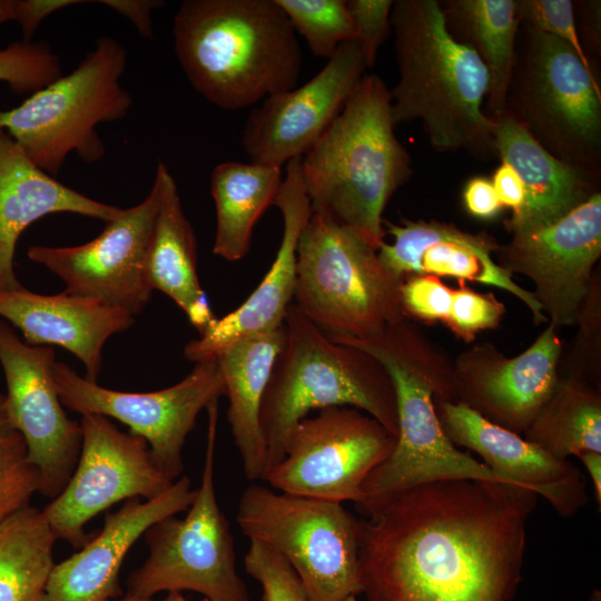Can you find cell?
Listing matches in <instances>:
<instances>
[{"mask_svg": "<svg viewBox=\"0 0 601 601\" xmlns=\"http://www.w3.org/2000/svg\"><path fill=\"white\" fill-rule=\"evenodd\" d=\"M491 181L501 205L512 209V217L519 215L524 207L525 189L516 171L510 165L502 162Z\"/></svg>", "mask_w": 601, "mask_h": 601, "instance_id": "44", "label": "cell"}, {"mask_svg": "<svg viewBox=\"0 0 601 601\" xmlns=\"http://www.w3.org/2000/svg\"><path fill=\"white\" fill-rule=\"evenodd\" d=\"M52 375L65 407L127 425L147 442L156 464L173 481L184 471L183 449L198 414L225 394L217 359L196 363L177 384L146 393L101 386L58 361Z\"/></svg>", "mask_w": 601, "mask_h": 601, "instance_id": "13", "label": "cell"}, {"mask_svg": "<svg viewBox=\"0 0 601 601\" xmlns=\"http://www.w3.org/2000/svg\"><path fill=\"white\" fill-rule=\"evenodd\" d=\"M0 318L17 328L32 346H60L85 366L97 382L106 342L135 323L131 314L95 298L66 290L43 295L24 287L0 290Z\"/></svg>", "mask_w": 601, "mask_h": 601, "instance_id": "24", "label": "cell"}, {"mask_svg": "<svg viewBox=\"0 0 601 601\" xmlns=\"http://www.w3.org/2000/svg\"><path fill=\"white\" fill-rule=\"evenodd\" d=\"M51 346L27 344L0 318V365L9 415L23 435L40 477L39 493L53 499L69 481L81 449L80 422L69 418L58 395Z\"/></svg>", "mask_w": 601, "mask_h": 601, "instance_id": "16", "label": "cell"}, {"mask_svg": "<svg viewBox=\"0 0 601 601\" xmlns=\"http://www.w3.org/2000/svg\"><path fill=\"white\" fill-rule=\"evenodd\" d=\"M159 205L146 258V278L154 290L174 300L201 333L216 317L197 274V243L168 167L159 162L155 179Z\"/></svg>", "mask_w": 601, "mask_h": 601, "instance_id": "27", "label": "cell"}, {"mask_svg": "<svg viewBox=\"0 0 601 601\" xmlns=\"http://www.w3.org/2000/svg\"><path fill=\"white\" fill-rule=\"evenodd\" d=\"M284 332L260 411L266 473L284 457L295 426L314 410L352 406L397 436L395 387L375 357L331 339L293 303L284 318Z\"/></svg>", "mask_w": 601, "mask_h": 601, "instance_id": "6", "label": "cell"}, {"mask_svg": "<svg viewBox=\"0 0 601 601\" xmlns=\"http://www.w3.org/2000/svg\"><path fill=\"white\" fill-rule=\"evenodd\" d=\"M512 235L494 252L499 265L531 279L549 325L578 323L601 254V193L545 227Z\"/></svg>", "mask_w": 601, "mask_h": 601, "instance_id": "17", "label": "cell"}, {"mask_svg": "<svg viewBox=\"0 0 601 601\" xmlns=\"http://www.w3.org/2000/svg\"><path fill=\"white\" fill-rule=\"evenodd\" d=\"M492 120L494 151L525 189L523 209L506 224L512 234L545 227L599 191L597 180L552 156L510 114Z\"/></svg>", "mask_w": 601, "mask_h": 601, "instance_id": "26", "label": "cell"}, {"mask_svg": "<svg viewBox=\"0 0 601 601\" xmlns=\"http://www.w3.org/2000/svg\"><path fill=\"white\" fill-rule=\"evenodd\" d=\"M463 203L471 215L481 219H491L503 208L492 181L484 177H474L467 181L463 190Z\"/></svg>", "mask_w": 601, "mask_h": 601, "instance_id": "42", "label": "cell"}, {"mask_svg": "<svg viewBox=\"0 0 601 601\" xmlns=\"http://www.w3.org/2000/svg\"><path fill=\"white\" fill-rule=\"evenodd\" d=\"M396 440L358 408L326 407L295 426L284 457L264 480L279 492L356 504L365 479L388 457Z\"/></svg>", "mask_w": 601, "mask_h": 601, "instance_id": "12", "label": "cell"}, {"mask_svg": "<svg viewBox=\"0 0 601 601\" xmlns=\"http://www.w3.org/2000/svg\"><path fill=\"white\" fill-rule=\"evenodd\" d=\"M392 244L377 250L382 264L398 279L415 275L451 276L502 288L521 299L536 324L548 322L533 293L513 282L492 257L497 244L487 235L470 234L452 224L402 219L383 220Z\"/></svg>", "mask_w": 601, "mask_h": 601, "instance_id": "23", "label": "cell"}, {"mask_svg": "<svg viewBox=\"0 0 601 601\" xmlns=\"http://www.w3.org/2000/svg\"><path fill=\"white\" fill-rule=\"evenodd\" d=\"M311 51L327 60L355 29L344 0H276Z\"/></svg>", "mask_w": 601, "mask_h": 601, "instance_id": "34", "label": "cell"}, {"mask_svg": "<svg viewBox=\"0 0 601 601\" xmlns=\"http://www.w3.org/2000/svg\"><path fill=\"white\" fill-rule=\"evenodd\" d=\"M391 376L398 433L386 460L365 479L356 508L366 515L387 497L423 484L449 480L501 481L491 469L445 435L434 401H454V367L420 331L398 326L364 344ZM506 483V482H505Z\"/></svg>", "mask_w": 601, "mask_h": 601, "instance_id": "5", "label": "cell"}, {"mask_svg": "<svg viewBox=\"0 0 601 601\" xmlns=\"http://www.w3.org/2000/svg\"><path fill=\"white\" fill-rule=\"evenodd\" d=\"M538 494L515 483L449 480L401 491L359 530L367 601H513Z\"/></svg>", "mask_w": 601, "mask_h": 601, "instance_id": "1", "label": "cell"}, {"mask_svg": "<svg viewBox=\"0 0 601 601\" xmlns=\"http://www.w3.org/2000/svg\"><path fill=\"white\" fill-rule=\"evenodd\" d=\"M173 39L189 83L218 108L243 109L297 86L302 52L276 0H185Z\"/></svg>", "mask_w": 601, "mask_h": 601, "instance_id": "2", "label": "cell"}, {"mask_svg": "<svg viewBox=\"0 0 601 601\" xmlns=\"http://www.w3.org/2000/svg\"><path fill=\"white\" fill-rule=\"evenodd\" d=\"M343 601H357V600H356V597H355V595H353V597H348V598H346V599H345V600H343Z\"/></svg>", "mask_w": 601, "mask_h": 601, "instance_id": "51", "label": "cell"}, {"mask_svg": "<svg viewBox=\"0 0 601 601\" xmlns=\"http://www.w3.org/2000/svg\"><path fill=\"white\" fill-rule=\"evenodd\" d=\"M99 2L128 19L144 38H151V11L162 4L157 0H101Z\"/></svg>", "mask_w": 601, "mask_h": 601, "instance_id": "45", "label": "cell"}, {"mask_svg": "<svg viewBox=\"0 0 601 601\" xmlns=\"http://www.w3.org/2000/svg\"><path fill=\"white\" fill-rule=\"evenodd\" d=\"M244 566L259 583L263 601H313L289 563L268 546L249 540Z\"/></svg>", "mask_w": 601, "mask_h": 601, "instance_id": "36", "label": "cell"}, {"mask_svg": "<svg viewBox=\"0 0 601 601\" xmlns=\"http://www.w3.org/2000/svg\"><path fill=\"white\" fill-rule=\"evenodd\" d=\"M522 436L559 459L601 453V396L578 377H559Z\"/></svg>", "mask_w": 601, "mask_h": 601, "instance_id": "31", "label": "cell"}, {"mask_svg": "<svg viewBox=\"0 0 601 601\" xmlns=\"http://www.w3.org/2000/svg\"><path fill=\"white\" fill-rule=\"evenodd\" d=\"M574 16L581 43L595 55H601V2L598 0L577 1L573 3Z\"/></svg>", "mask_w": 601, "mask_h": 601, "instance_id": "43", "label": "cell"}, {"mask_svg": "<svg viewBox=\"0 0 601 601\" xmlns=\"http://www.w3.org/2000/svg\"><path fill=\"white\" fill-rule=\"evenodd\" d=\"M585 470L589 473L591 483L593 486V495L598 505V510L601 509V453L598 452H583L578 456Z\"/></svg>", "mask_w": 601, "mask_h": 601, "instance_id": "46", "label": "cell"}, {"mask_svg": "<svg viewBox=\"0 0 601 601\" xmlns=\"http://www.w3.org/2000/svg\"><path fill=\"white\" fill-rule=\"evenodd\" d=\"M401 300L407 317L445 323L451 308L452 289L435 276H410L402 280Z\"/></svg>", "mask_w": 601, "mask_h": 601, "instance_id": "39", "label": "cell"}, {"mask_svg": "<svg viewBox=\"0 0 601 601\" xmlns=\"http://www.w3.org/2000/svg\"><path fill=\"white\" fill-rule=\"evenodd\" d=\"M127 51L102 36L69 73L30 95L19 106L0 110V128L43 171L55 177L76 154L93 164L106 155L100 124L125 118L132 98L120 79Z\"/></svg>", "mask_w": 601, "mask_h": 601, "instance_id": "7", "label": "cell"}, {"mask_svg": "<svg viewBox=\"0 0 601 601\" xmlns=\"http://www.w3.org/2000/svg\"><path fill=\"white\" fill-rule=\"evenodd\" d=\"M560 354L561 341L551 325L515 357H505L487 343L475 345L454 362L457 402L522 435L560 377Z\"/></svg>", "mask_w": 601, "mask_h": 601, "instance_id": "19", "label": "cell"}, {"mask_svg": "<svg viewBox=\"0 0 601 601\" xmlns=\"http://www.w3.org/2000/svg\"><path fill=\"white\" fill-rule=\"evenodd\" d=\"M16 0H0V27L8 22L14 21Z\"/></svg>", "mask_w": 601, "mask_h": 601, "instance_id": "47", "label": "cell"}, {"mask_svg": "<svg viewBox=\"0 0 601 601\" xmlns=\"http://www.w3.org/2000/svg\"><path fill=\"white\" fill-rule=\"evenodd\" d=\"M434 407L449 440L477 453L501 481L531 489L562 516H572L587 504L585 477L569 459L553 456L462 402L434 401Z\"/></svg>", "mask_w": 601, "mask_h": 601, "instance_id": "20", "label": "cell"}, {"mask_svg": "<svg viewBox=\"0 0 601 601\" xmlns=\"http://www.w3.org/2000/svg\"><path fill=\"white\" fill-rule=\"evenodd\" d=\"M82 441L76 467L63 490L42 509L57 540L81 549L92 536L86 524L114 504L152 500L175 481L156 464L147 442L120 431L110 418L83 414Z\"/></svg>", "mask_w": 601, "mask_h": 601, "instance_id": "14", "label": "cell"}, {"mask_svg": "<svg viewBox=\"0 0 601 601\" xmlns=\"http://www.w3.org/2000/svg\"><path fill=\"white\" fill-rule=\"evenodd\" d=\"M62 76L60 58L43 41L0 48V81L16 95H32Z\"/></svg>", "mask_w": 601, "mask_h": 601, "instance_id": "35", "label": "cell"}, {"mask_svg": "<svg viewBox=\"0 0 601 601\" xmlns=\"http://www.w3.org/2000/svg\"><path fill=\"white\" fill-rule=\"evenodd\" d=\"M244 535L284 558L313 601H343L362 593L361 519L343 503L247 486L237 504Z\"/></svg>", "mask_w": 601, "mask_h": 601, "instance_id": "10", "label": "cell"}, {"mask_svg": "<svg viewBox=\"0 0 601 601\" xmlns=\"http://www.w3.org/2000/svg\"><path fill=\"white\" fill-rule=\"evenodd\" d=\"M282 168L257 162L225 161L210 175L216 208L213 253L228 262L247 255L255 225L274 204L283 181Z\"/></svg>", "mask_w": 601, "mask_h": 601, "instance_id": "30", "label": "cell"}, {"mask_svg": "<svg viewBox=\"0 0 601 601\" xmlns=\"http://www.w3.org/2000/svg\"><path fill=\"white\" fill-rule=\"evenodd\" d=\"M109 601H155L152 600L151 598H134V597H129V595H126V597H119L117 599H112V600H109ZM160 601H171L170 600V597L168 595L166 599L164 600H160Z\"/></svg>", "mask_w": 601, "mask_h": 601, "instance_id": "48", "label": "cell"}, {"mask_svg": "<svg viewBox=\"0 0 601 601\" xmlns=\"http://www.w3.org/2000/svg\"><path fill=\"white\" fill-rule=\"evenodd\" d=\"M366 68L358 41L351 39L309 81L265 98L243 129L250 161L282 168L302 158L341 112Z\"/></svg>", "mask_w": 601, "mask_h": 601, "instance_id": "18", "label": "cell"}, {"mask_svg": "<svg viewBox=\"0 0 601 601\" xmlns=\"http://www.w3.org/2000/svg\"><path fill=\"white\" fill-rule=\"evenodd\" d=\"M218 401L208 407L209 423L201 481L184 519L165 518L146 533L149 555L127 580V595L184 590L210 601H249L236 570L234 539L215 492V441Z\"/></svg>", "mask_w": 601, "mask_h": 601, "instance_id": "11", "label": "cell"}, {"mask_svg": "<svg viewBox=\"0 0 601 601\" xmlns=\"http://www.w3.org/2000/svg\"><path fill=\"white\" fill-rule=\"evenodd\" d=\"M81 2L78 0H16L14 21L21 28L22 41H32L38 27L50 14Z\"/></svg>", "mask_w": 601, "mask_h": 601, "instance_id": "41", "label": "cell"}, {"mask_svg": "<svg viewBox=\"0 0 601 601\" xmlns=\"http://www.w3.org/2000/svg\"><path fill=\"white\" fill-rule=\"evenodd\" d=\"M56 540L42 510L31 505L0 522V601H40Z\"/></svg>", "mask_w": 601, "mask_h": 601, "instance_id": "32", "label": "cell"}, {"mask_svg": "<svg viewBox=\"0 0 601 601\" xmlns=\"http://www.w3.org/2000/svg\"><path fill=\"white\" fill-rule=\"evenodd\" d=\"M585 601H601V591L600 589H594L590 597Z\"/></svg>", "mask_w": 601, "mask_h": 601, "instance_id": "50", "label": "cell"}, {"mask_svg": "<svg viewBox=\"0 0 601 601\" xmlns=\"http://www.w3.org/2000/svg\"><path fill=\"white\" fill-rule=\"evenodd\" d=\"M516 2L521 23L562 40L572 48L581 62L593 71L575 24L573 1L516 0Z\"/></svg>", "mask_w": 601, "mask_h": 601, "instance_id": "37", "label": "cell"}, {"mask_svg": "<svg viewBox=\"0 0 601 601\" xmlns=\"http://www.w3.org/2000/svg\"><path fill=\"white\" fill-rule=\"evenodd\" d=\"M505 112L552 156L599 181L601 89L565 42L521 23Z\"/></svg>", "mask_w": 601, "mask_h": 601, "instance_id": "8", "label": "cell"}, {"mask_svg": "<svg viewBox=\"0 0 601 601\" xmlns=\"http://www.w3.org/2000/svg\"><path fill=\"white\" fill-rule=\"evenodd\" d=\"M40 477L23 435L13 424L0 391V522L30 505Z\"/></svg>", "mask_w": 601, "mask_h": 601, "instance_id": "33", "label": "cell"}, {"mask_svg": "<svg viewBox=\"0 0 601 601\" xmlns=\"http://www.w3.org/2000/svg\"><path fill=\"white\" fill-rule=\"evenodd\" d=\"M282 213L283 234L276 257L247 299L227 315L215 318L199 337L188 342L185 357L193 362L217 359L239 339L279 328L292 305L296 285V250L300 233L312 215L300 169V158L287 162L274 200Z\"/></svg>", "mask_w": 601, "mask_h": 601, "instance_id": "21", "label": "cell"}, {"mask_svg": "<svg viewBox=\"0 0 601 601\" xmlns=\"http://www.w3.org/2000/svg\"><path fill=\"white\" fill-rule=\"evenodd\" d=\"M168 595L170 597V600L171 601H187L181 594L180 592H169ZM203 601H210L209 599H205Z\"/></svg>", "mask_w": 601, "mask_h": 601, "instance_id": "49", "label": "cell"}, {"mask_svg": "<svg viewBox=\"0 0 601 601\" xmlns=\"http://www.w3.org/2000/svg\"><path fill=\"white\" fill-rule=\"evenodd\" d=\"M158 205L159 187L154 180L144 200L122 208L90 242L77 246L32 245L27 256L57 275L67 293L137 316L152 294L145 266Z\"/></svg>", "mask_w": 601, "mask_h": 601, "instance_id": "15", "label": "cell"}, {"mask_svg": "<svg viewBox=\"0 0 601 601\" xmlns=\"http://www.w3.org/2000/svg\"><path fill=\"white\" fill-rule=\"evenodd\" d=\"M284 324L227 347L217 358L228 400L227 421L249 481L266 475V444L260 424L263 397L284 343Z\"/></svg>", "mask_w": 601, "mask_h": 601, "instance_id": "28", "label": "cell"}, {"mask_svg": "<svg viewBox=\"0 0 601 601\" xmlns=\"http://www.w3.org/2000/svg\"><path fill=\"white\" fill-rule=\"evenodd\" d=\"M121 210L58 181L0 128V290L23 287L16 275V248L21 234L35 221L70 213L107 223Z\"/></svg>", "mask_w": 601, "mask_h": 601, "instance_id": "25", "label": "cell"}, {"mask_svg": "<svg viewBox=\"0 0 601 601\" xmlns=\"http://www.w3.org/2000/svg\"><path fill=\"white\" fill-rule=\"evenodd\" d=\"M394 128L388 88L377 75L365 73L300 158L312 213L353 231L376 252L385 242L384 209L413 173Z\"/></svg>", "mask_w": 601, "mask_h": 601, "instance_id": "3", "label": "cell"}, {"mask_svg": "<svg viewBox=\"0 0 601 601\" xmlns=\"http://www.w3.org/2000/svg\"><path fill=\"white\" fill-rule=\"evenodd\" d=\"M450 33L471 48L489 72L486 115L505 112L521 27L516 0H451L441 3Z\"/></svg>", "mask_w": 601, "mask_h": 601, "instance_id": "29", "label": "cell"}, {"mask_svg": "<svg viewBox=\"0 0 601 601\" xmlns=\"http://www.w3.org/2000/svg\"><path fill=\"white\" fill-rule=\"evenodd\" d=\"M505 307L493 294H479L467 287L452 289L446 325L460 338L471 342L480 331L499 325Z\"/></svg>", "mask_w": 601, "mask_h": 601, "instance_id": "38", "label": "cell"}, {"mask_svg": "<svg viewBox=\"0 0 601 601\" xmlns=\"http://www.w3.org/2000/svg\"><path fill=\"white\" fill-rule=\"evenodd\" d=\"M346 6L354 23L367 68H371L380 46L391 29L392 0H348Z\"/></svg>", "mask_w": 601, "mask_h": 601, "instance_id": "40", "label": "cell"}, {"mask_svg": "<svg viewBox=\"0 0 601 601\" xmlns=\"http://www.w3.org/2000/svg\"><path fill=\"white\" fill-rule=\"evenodd\" d=\"M398 81L390 90L394 125L421 120L440 151L489 154L493 120L482 109L486 67L449 31L441 2L396 0L391 12Z\"/></svg>", "mask_w": 601, "mask_h": 601, "instance_id": "4", "label": "cell"}, {"mask_svg": "<svg viewBox=\"0 0 601 601\" xmlns=\"http://www.w3.org/2000/svg\"><path fill=\"white\" fill-rule=\"evenodd\" d=\"M401 284L357 235L312 213L297 244L293 304L321 331L366 338L407 317Z\"/></svg>", "mask_w": 601, "mask_h": 601, "instance_id": "9", "label": "cell"}, {"mask_svg": "<svg viewBox=\"0 0 601 601\" xmlns=\"http://www.w3.org/2000/svg\"><path fill=\"white\" fill-rule=\"evenodd\" d=\"M196 495L183 476L164 494L130 499L105 518L104 528L79 551L55 564L40 601H109L119 598L118 574L135 542L158 521L187 511Z\"/></svg>", "mask_w": 601, "mask_h": 601, "instance_id": "22", "label": "cell"}]
</instances>
